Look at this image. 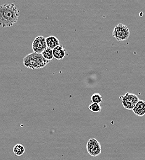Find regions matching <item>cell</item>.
Wrapping results in <instances>:
<instances>
[{
    "label": "cell",
    "mask_w": 145,
    "mask_h": 160,
    "mask_svg": "<svg viewBox=\"0 0 145 160\" xmlns=\"http://www.w3.org/2000/svg\"><path fill=\"white\" fill-rule=\"evenodd\" d=\"M86 150L88 154L91 157H98L101 153V146L98 140L95 138H91L86 143Z\"/></svg>",
    "instance_id": "277c9868"
},
{
    "label": "cell",
    "mask_w": 145,
    "mask_h": 160,
    "mask_svg": "<svg viewBox=\"0 0 145 160\" xmlns=\"http://www.w3.org/2000/svg\"><path fill=\"white\" fill-rule=\"evenodd\" d=\"M47 48L46 38L43 36L36 37L32 42V50L35 53L42 54Z\"/></svg>",
    "instance_id": "8992f818"
},
{
    "label": "cell",
    "mask_w": 145,
    "mask_h": 160,
    "mask_svg": "<svg viewBox=\"0 0 145 160\" xmlns=\"http://www.w3.org/2000/svg\"><path fill=\"white\" fill-rule=\"evenodd\" d=\"M46 42L48 48L51 49H54L56 47L60 46V41L54 36H49L46 38Z\"/></svg>",
    "instance_id": "9c48e42d"
},
{
    "label": "cell",
    "mask_w": 145,
    "mask_h": 160,
    "mask_svg": "<svg viewBox=\"0 0 145 160\" xmlns=\"http://www.w3.org/2000/svg\"><path fill=\"white\" fill-rule=\"evenodd\" d=\"M19 11L15 4H4L0 6V26L10 27L19 20Z\"/></svg>",
    "instance_id": "6da1fadb"
},
{
    "label": "cell",
    "mask_w": 145,
    "mask_h": 160,
    "mask_svg": "<svg viewBox=\"0 0 145 160\" xmlns=\"http://www.w3.org/2000/svg\"><path fill=\"white\" fill-rule=\"evenodd\" d=\"M23 65L32 70H39L46 67L49 61L46 60L42 54L32 52L23 58Z\"/></svg>",
    "instance_id": "7a4b0ae2"
},
{
    "label": "cell",
    "mask_w": 145,
    "mask_h": 160,
    "mask_svg": "<svg viewBox=\"0 0 145 160\" xmlns=\"http://www.w3.org/2000/svg\"><path fill=\"white\" fill-rule=\"evenodd\" d=\"M25 147L20 143L16 144L13 148V152L16 156L23 155L25 153Z\"/></svg>",
    "instance_id": "30bf717a"
},
{
    "label": "cell",
    "mask_w": 145,
    "mask_h": 160,
    "mask_svg": "<svg viewBox=\"0 0 145 160\" xmlns=\"http://www.w3.org/2000/svg\"><path fill=\"white\" fill-rule=\"evenodd\" d=\"M134 113L138 117H143L145 115V101L140 100L132 110Z\"/></svg>",
    "instance_id": "52a82bcc"
},
{
    "label": "cell",
    "mask_w": 145,
    "mask_h": 160,
    "mask_svg": "<svg viewBox=\"0 0 145 160\" xmlns=\"http://www.w3.org/2000/svg\"><path fill=\"white\" fill-rule=\"evenodd\" d=\"M53 56L56 60H62L66 56V50L62 45H60L53 49Z\"/></svg>",
    "instance_id": "ba28073f"
},
{
    "label": "cell",
    "mask_w": 145,
    "mask_h": 160,
    "mask_svg": "<svg viewBox=\"0 0 145 160\" xmlns=\"http://www.w3.org/2000/svg\"><path fill=\"white\" fill-rule=\"evenodd\" d=\"M88 108L90 110H91L93 112L95 113H98L101 111V107L100 105V104L99 103H91L89 107Z\"/></svg>",
    "instance_id": "7c38bea8"
},
{
    "label": "cell",
    "mask_w": 145,
    "mask_h": 160,
    "mask_svg": "<svg viewBox=\"0 0 145 160\" xmlns=\"http://www.w3.org/2000/svg\"><path fill=\"white\" fill-rule=\"evenodd\" d=\"M130 35L129 28L124 24L119 23L115 27L113 30L112 35L118 41L128 40Z\"/></svg>",
    "instance_id": "3957f363"
},
{
    "label": "cell",
    "mask_w": 145,
    "mask_h": 160,
    "mask_svg": "<svg viewBox=\"0 0 145 160\" xmlns=\"http://www.w3.org/2000/svg\"><path fill=\"white\" fill-rule=\"evenodd\" d=\"M42 56L43 57L48 61H50L52 60L54 58L53 56V50L48 48L46 49H45L43 52H42Z\"/></svg>",
    "instance_id": "8fae6325"
},
{
    "label": "cell",
    "mask_w": 145,
    "mask_h": 160,
    "mask_svg": "<svg viewBox=\"0 0 145 160\" xmlns=\"http://www.w3.org/2000/svg\"><path fill=\"white\" fill-rule=\"evenodd\" d=\"M91 100L92 103H96L100 104L102 102L103 97L99 93H95L91 96Z\"/></svg>",
    "instance_id": "4fadbf2b"
},
{
    "label": "cell",
    "mask_w": 145,
    "mask_h": 160,
    "mask_svg": "<svg viewBox=\"0 0 145 160\" xmlns=\"http://www.w3.org/2000/svg\"><path fill=\"white\" fill-rule=\"evenodd\" d=\"M120 99H121L124 107L127 110H133L135 105L140 100L137 95L129 92H127L124 96H121Z\"/></svg>",
    "instance_id": "5b68a950"
}]
</instances>
